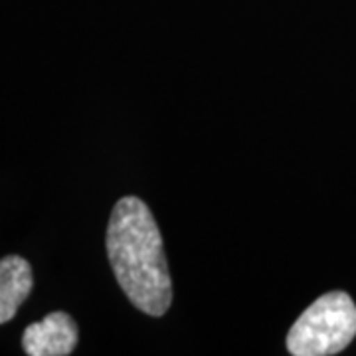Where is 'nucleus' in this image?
Instances as JSON below:
<instances>
[{
    "label": "nucleus",
    "mask_w": 356,
    "mask_h": 356,
    "mask_svg": "<svg viewBox=\"0 0 356 356\" xmlns=\"http://www.w3.org/2000/svg\"><path fill=\"white\" fill-rule=\"evenodd\" d=\"M356 337V305L344 291H331L301 313L287 334L293 356H331L343 353Z\"/></svg>",
    "instance_id": "nucleus-2"
},
{
    "label": "nucleus",
    "mask_w": 356,
    "mask_h": 356,
    "mask_svg": "<svg viewBox=\"0 0 356 356\" xmlns=\"http://www.w3.org/2000/svg\"><path fill=\"white\" fill-rule=\"evenodd\" d=\"M32 287V267L24 257L6 255L0 259V325L16 317Z\"/></svg>",
    "instance_id": "nucleus-4"
},
{
    "label": "nucleus",
    "mask_w": 356,
    "mask_h": 356,
    "mask_svg": "<svg viewBox=\"0 0 356 356\" xmlns=\"http://www.w3.org/2000/svg\"><path fill=\"white\" fill-rule=\"evenodd\" d=\"M77 339L76 321L67 313L56 311L26 327L22 346L30 356H67L74 353Z\"/></svg>",
    "instance_id": "nucleus-3"
},
{
    "label": "nucleus",
    "mask_w": 356,
    "mask_h": 356,
    "mask_svg": "<svg viewBox=\"0 0 356 356\" xmlns=\"http://www.w3.org/2000/svg\"><path fill=\"white\" fill-rule=\"evenodd\" d=\"M107 255L121 289L139 311L161 317L172 301L161 229L149 206L125 196L113 206L107 226Z\"/></svg>",
    "instance_id": "nucleus-1"
}]
</instances>
